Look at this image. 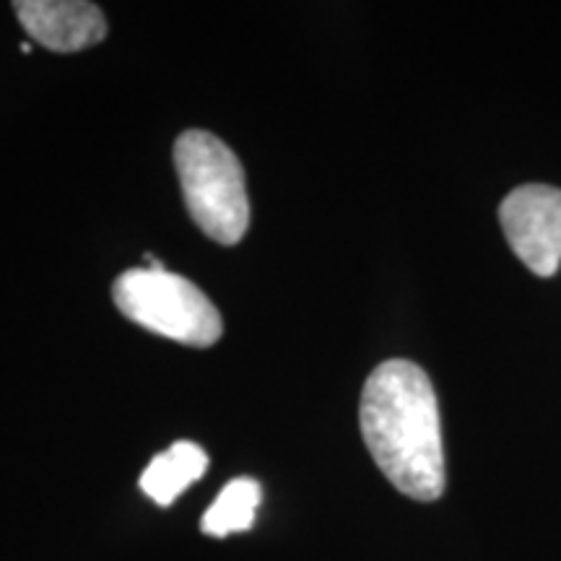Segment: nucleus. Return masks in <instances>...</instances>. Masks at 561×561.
Here are the masks:
<instances>
[{
    "label": "nucleus",
    "mask_w": 561,
    "mask_h": 561,
    "mask_svg": "<svg viewBox=\"0 0 561 561\" xmlns=\"http://www.w3.org/2000/svg\"><path fill=\"white\" fill-rule=\"evenodd\" d=\"M13 11L24 32L53 53H79L107 37L102 9L87 0H16Z\"/></svg>",
    "instance_id": "5"
},
{
    "label": "nucleus",
    "mask_w": 561,
    "mask_h": 561,
    "mask_svg": "<svg viewBox=\"0 0 561 561\" xmlns=\"http://www.w3.org/2000/svg\"><path fill=\"white\" fill-rule=\"evenodd\" d=\"M500 221L512 252L541 278L561 265V191L549 185H523L500 206Z\"/></svg>",
    "instance_id": "4"
},
{
    "label": "nucleus",
    "mask_w": 561,
    "mask_h": 561,
    "mask_svg": "<svg viewBox=\"0 0 561 561\" xmlns=\"http://www.w3.org/2000/svg\"><path fill=\"white\" fill-rule=\"evenodd\" d=\"M362 437L392 486L416 502L445 491V447L432 380L419 364L382 362L367 377L359 405Z\"/></svg>",
    "instance_id": "1"
},
{
    "label": "nucleus",
    "mask_w": 561,
    "mask_h": 561,
    "mask_svg": "<svg viewBox=\"0 0 561 561\" xmlns=\"http://www.w3.org/2000/svg\"><path fill=\"white\" fill-rule=\"evenodd\" d=\"M261 500L263 489L255 479L242 476V479L229 481L221 489V494L216 496V502L206 510V515H203L201 530L210 538H224L231 536V533L250 530L252 523H255Z\"/></svg>",
    "instance_id": "7"
},
{
    "label": "nucleus",
    "mask_w": 561,
    "mask_h": 561,
    "mask_svg": "<svg viewBox=\"0 0 561 561\" xmlns=\"http://www.w3.org/2000/svg\"><path fill=\"white\" fill-rule=\"evenodd\" d=\"M21 53H32V45H30V42H21Z\"/></svg>",
    "instance_id": "8"
},
{
    "label": "nucleus",
    "mask_w": 561,
    "mask_h": 561,
    "mask_svg": "<svg viewBox=\"0 0 561 561\" xmlns=\"http://www.w3.org/2000/svg\"><path fill=\"white\" fill-rule=\"evenodd\" d=\"M174 167L195 227L227 248L242 242L250 201L237 153L214 133L185 130L174 140Z\"/></svg>",
    "instance_id": "2"
},
{
    "label": "nucleus",
    "mask_w": 561,
    "mask_h": 561,
    "mask_svg": "<svg viewBox=\"0 0 561 561\" xmlns=\"http://www.w3.org/2000/svg\"><path fill=\"white\" fill-rule=\"evenodd\" d=\"M112 299L130 322L182 346L208 348L224 335L214 301L178 273L130 268L117 276Z\"/></svg>",
    "instance_id": "3"
},
{
    "label": "nucleus",
    "mask_w": 561,
    "mask_h": 561,
    "mask_svg": "<svg viewBox=\"0 0 561 561\" xmlns=\"http://www.w3.org/2000/svg\"><path fill=\"white\" fill-rule=\"evenodd\" d=\"M208 468V455L195 442H174L167 453H161L146 466L140 476V491L151 502L170 507L191 483L203 479Z\"/></svg>",
    "instance_id": "6"
}]
</instances>
